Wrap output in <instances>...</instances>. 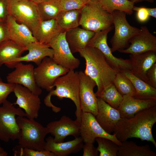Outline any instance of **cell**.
Instances as JSON below:
<instances>
[{
  "mask_svg": "<svg viewBox=\"0 0 156 156\" xmlns=\"http://www.w3.org/2000/svg\"><path fill=\"white\" fill-rule=\"evenodd\" d=\"M26 50V47L19 46L9 40L1 43L0 44V67L3 64L6 65L20 57Z\"/></svg>",
  "mask_w": 156,
  "mask_h": 156,
  "instance_id": "obj_27",
  "label": "cell"
},
{
  "mask_svg": "<svg viewBox=\"0 0 156 156\" xmlns=\"http://www.w3.org/2000/svg\"><path fill=\"white\" fill-rule=\"evenodd\" d=\"M28 53L25 55L17 58L12 62L6 66L10 68H13L14 64L19 62H32L37 66L45 57L52 58L54 51L47 44L41 43L38 41L32 42L26 47Z\"/></svg>",
  "mask_w": 156,
  "mask_h": 156,
  "instance_id": "obj_21",
  "label": "cell"
},
{
  "mask_svg": "<svg viewBox=\"0 0 156 156\" xmlns=\"http://www.w3.org/2000/svg\"><path fill=\"white\" fill-rule=\"evenodd\" d=\"M16 97L14 105H17L25 111L27 118H37L41 107V101L38 95L27 88L20 84H15L13 92Z\"/></svg>",
  "mask_w": 156,
  "mask_h": 156,
  "instance_id": "obj_14",
  "label": "cell"
},
{
  "mask_svg": "<svg viewBox=\"0 0 156 156\" xmlns=\"http://www.w3.org/2000/svg\"><path fill=\"white\" fill-rule=\"evenodd\" d=\"M36 3L46 0H31Z\"/></svg>",
  "mask_w": 156,
  "mask_h": 156,
  "instance_id": "obj_48",
  "label": "cell"
},
{
  "mask_svg": "<svg viewBox=\"0 0 156 156\" xmlns=\"http://www.w3.org/2000/svg\"><path fill=\"white\" fill-rule=\"evenodd\" d=\"M16 120L20 129L18 145L13 149L14 152L24 148L34 150L44 149L46 136L49 133L48 129L34 119L18 116Z\"/></svg>",
  "mask_w": 156,
  "mask_h": 156,
  "instance_id": "obj_4",
  "label": "cell"
},
{
  "mask_svg": "<svg viewBox=\"0 0 156 156\" xmlns=\"http://www.w3.org/2000/svg\"><path fill=\"white\" fill-rule=\"evenodd\" d=\"M80 79L78 72L69 70L66 74L57 78L54 82L53 88L45 98L44 103L46 106L51 107L53 111L57 107L51 102L52 96H56L61 100L63 98L71 100L74 103L76 110L75 112L76 123L79 126L81 122V104L79 97Z\"/></svg>",
  "mask_w": 156,
  "mask_h": 156,
  "instance_id": "obj_3",
  "label": "cell"
},
{
  "mask_svg": "<svg viewBox=\"0 0 156 156\" xmlns=\"http://www.w3.org/2000/svg\"><path fill=\"white\" fill-rule=\"evenodd\" d=\"M62 32L55 19L41 21L34 36L37 41L48 44Z\"/></svg>",
  "mask_w": 156,
  "mask_h": 156,
  "instance_id": "obj_25",
  "label": "cell"
},
{
  "mask_svg": "<svg viewBox=\"0 0 156 156\" xmlns=\"http://www.w3.org/2000/svg\"><path fill=\"white\" fill-rule=\"evenodd\" d=\"M79 129L80 136L84 143H94L96 138L101 137L109 139L118 146L121 144L114 134L106 132L97 122L95 116L90 113L81 111Z\"/></svg>",
  "mask_w": 156,
  "mask_h": 156,
  "instance_id": "obj_11",
  "label": "cell"
},
{
  "mask_svg": "<svg viewBox=\"0 0 156 156\" xmlns=\"http://www.w3.org/2000/svg\"><path fill=\"white\" fill-rule=\"evenodd\" d=\"M83 156H97L99 152L93 145V143L89 142L85 143L83 145Z\"/></svg>",
  "mask_w": 156,
  "mask_h": 156,
  "instance_id": "obj_40",
  "label": "cell"
},
{
  "mask_svg": "<svg viewBox=\"0 0 156 156\" xmlns=\"http://www.w3.org/2000/svg\"><path fill=\"white\" fill-rule=\"evenodd\" d=\"M127 14L123 12L115 10L112 14L114 32L110 39L112 52L125 49L129 41L134 36L139 34L140 29L131 25L126 17Z\"/></svg>",
  "mask_w": 156,
  "mask_h": 156,
  "instance_id": "obj_7",
  "label": "cell"
},
{
  "mask_svg": "<svg viewBox=\"0 0 156 156\" xmlns=\"http://www.w3.org/2000/svg\"><path fill=\"white\" fill-rule=\"evenodd\" d=\"M22 0H7L8 3L19 1Z\"/></svg>",
  "mask_w": 156,
  "mask_h": 156,
  "instance_id": "obj_47",
  "label": "cell"
},
{
  "mask_svg": "<svg viewBox=\"0 0 156 156\" xmlns=\"http://www.w3.org/2000/svg\"><path fill=\"white\" fill-rule=\"evenodd\" d=\"M15 69L6 76L8 83L21 85L29 89L34 94L39 96L42 90L37 84L34 75V68L31 64H24L22 62L14 64Z\"/></svg>",
  "mask_w": 156,
  "mask_h": 156,
  "instance_id": "obj_12",
  "label": "cell"
},
{
  "mask_svg": "<svg viewBox=\"0 0 156 156\" xmlns=\"http://www.w3.org/2000/svg\"><path fill=\"white\" fill-rule=\"evenodd\" d=\"M101 0H83L85 3L90 1L100 2Z\"/></svg>",
  "mask_w": 156,
  "mask_h": 156,
  "instance_id": "obj_46",
  "label": "cell"
},
{
  "mask_svg": "<svg viewBox=\"0 0 156 156\" xmlns=\"http://www.w3.org/2000/svg\"><path fill=\"white\" fill-rule=\"evenodd\" d=\"M133 11L137 12V18L140 22L144 23L148 20L149 16L146 8L137 7L134 6Z\"/></svg>",
  "mask_w": 156,
  "mask_h": 156,
  "instance_id": "obj_38",
  "label": "cell"
},
{
  "mask_svg": "<svg viewBox=\"0 0 156 156\" xmlns=\"http://www.w3.org/2000/svg\"><path fill=\"white\" fill-rule=\"evenodd\" d=\"M8 9L9 15L27 26L34 36L42 21L37 3L31 0H22L9 3Z\"/></svg>",
  "mask_w": 156,
  "mask_h": 156,
  "instance_id": "obj_8",
  "label": "cell"
},
{
  "mask_svg": "<svg viewBox=\"0 0 156 156\" xmlns=\"http://www.w3.org/2000/svg\"><path fill=\"white\" fill-rule=\"evenodd\" d=\"M62 11L80 10L85 3L83 0H59Z\"/></svg>",
  "mask_w": 156,
  "mask_h": 156,
  "instance_id": "obj_36",
  "label": "cell"
},
{
  "mask_svg": "<svg viewBox=\"0 0 156 156\" xmlns=\"http://www.w3.org/2000/svg\"><path fill=\"white\" fill-rule=\"evenodd\" d=\"M113 83L122 96L127 95L134 96L135 90L132 82L121 72L117 73Z\"/></svg>",
  "mask_w": 156,
  "mask_h": 156,
  "instance_id": "obj_32",
  "label": "cell"
},
{
  "mask_svg": "<svg viewBox=\"0 0 156 156\" xmlns=\"http://www.w3.org/2000/svg\"><path fill=\"white\" fill-rule=\"evenodd\" d=\"M66 32H61L47 45L54 51L52 58L57 64L70 70L78 68L79 59L74 56L65 38Z\"/></svg>",
  "mask_w": 156,
  "mask_h": 156,
  "instance_id": "obj_13",
  "label": "cell"
},
{
  "mask_svg": "<svg viewBox=\"0 0 156 156\" xmlns=\"http://www.w3.org/2000/svg\"><path fill=\"white\" fill-rule=\"evenodd\" d=\"M131 1L134 4L135 3L141 2L142 1H146L150 3H153L155 0H128Z\"/></svg>",
  "mask_w": 156,
  "mask_h": 156,
  "instance_id": "obj_44",
  "label": "cell"
},
{
  "mask_svg": "<svg viewBox=\"0 0 156 156\" xmlns=\"http://www.w3.org/2000/svg\"><path fill=\"white\" fill-rule=\"evenodd\" d=\"M46 141L44 149L53 153L55 156H67L78 153L82 149L83 145L80 136L65 142H56L51 137L47 138Z\"/></svg>",
  "mask_w": 156,
  "mask_h": 156,
  "instance_id": "obj_23",
  "label": "cell"
},
{
  "mask_svg": "<svg viewBox=\"0 0 156 156\" xmlns=\"http://www.w3.org/2000/svg\"><path fill=\"white\" fill-rule=\"evenodd\" d=\"M80 10L62 11L60 12L55 19L61 29L62 32H66L79 26L81 15Z\"/></svg>",
  "mask_w": 156,
  "mask_h": 156,
  "instance_id": "obj_29",
  "label": "cell"
},
{
  "mask_svg": "<svg viewBox=\"0 0 156 156\" xmlns=\"http://www.w3.org/2000/svg\"><path fill=\"white\" fill-rule=\"evenodd\" d=\"M156 122V105L143 110L132 117L122 118L114 133L121 142L135 138L151 142L156 147L152 129Z\"/></svg>",
  "mask_w": 156,
  "mask_h": 156,
  "instance_id": "obj_1",
  "label": "cell"
},
{
  "mask_svg": "<svg viewBox=\"0 0 156 156\" xmlns=\"http://www.w3.org/2000/svg\"><path fill=\"white\" fill-rule=\"evenodd\" d=\"M121 72L132 82L135 90L134 97L140 99H156V88L133 75L129 70Z\"/></svg>",
  "mask_w": 156,
  "mask_h": 156,
  "instance_id": "obj_26",
  "label": "cell"
},
{
  "mask_svg": "<svg viewBox=\"0 0 156 156\" xmlns=\"http://www.w3.org/2000/svg\"><path fill=\"white\" fill-rule=\"evenodd\" d=\"M9 40L6 24L0 22V44Z\"/></svg>",
  "mask_w": 156,
  "mask_h": 156,
  "instance_id": "obj_42",
  "label": "cell"
},
{
  "mask_svg": "<svg viewBox=\"0 0 156 156\" xmlns=\"http://www.w3.org/2000/svg\"><path fill=\"white\" fill-rule=\"evenodd\" d=\"M118 156H156L149 145L140 146L132 141L122 142L118 146Z\"/></svg>",
  "mask_w": 156,
  "mask_h": 156,
  "instance_id": "obj_28",
  "label": "cell"
},
{
  "mask_svg": "<svg viewBox=\"0 0 156 156\" xmlns=\"http://www.w3.org/2000/svg\"><path fill=\"white\" fill-rule=\"evenodd\" d=\"M14 153L15 156H55L53 153L45 149L37 150L24 148Z\"/></svg>",
  "mask_w": 156,
  "mask_h": 156,
  "instance_id": "obj_35",
  "label": "cell"
},
{
  "mask_svg": "<svg viewBox=\"0 0 156 156\" xmlns=\"http://www.w3.org/2000/svg\"><path fill=\"white\" fill-rule=\"evenodd\" d=\"M7 0H0V22L5 23L9 15Z\"/></svg>",
  "mask_w": 156,
  "mask_h": 156,
  "instance_id": "obj_39",
  "label": "cell"
},
{
  "mask_svg": "<svg viewBox=\"0 0 156 156\" xmlns=\"http://www.w3.org/2000/svg\"><path fill=\"white\" fill-rule=\"evenodd\" d=\"M69 70L57 64L52 58L46 57L34 68L36 82L40 88L50 91L53 89V86L55 80Z\"/></svg>",
  "mask_w": 156,
  "mask_h": 156,
  "instance_id": "obj_9",
  "label": "cell"
},
{
  "mask_svg": "<svg viewBox=\"0 0 156 156\" xmlns=\"http://www.w3.org/2000/svg\"><path fill=\"white\" fill-rule=\"evenodd\" d=\"M129 56L131 66L130 71L148 83L146 73L156 63V51H149L139 54H130Z\"/></svg>",
  "mask_w": 156,
  "mask_h": 156,
  "instance_id": "obj_20",
  "label": "cell"
},
{
  "mask_svg": "<svg viewBox=\"0 0 156 156\" xmlns=\"http://www.w3.org/2000/svg\"><path fill=\"white\" fill-rule=\"evenodd\" d=\"M37 4L42 21L56 19L62 11L59 0H46Z\"/></svg>",
  "mask_w": 156,
  "mask_h": 156,
  "instance_id": "obj_30",
  "label": "cell"
},
{
  "mask_svg": "<svg viewBox=\"0 0 156 156\" xmlns=\"http://www.w3.org/2000/svg\"><path fill=\"white\" fill-rule=\"evenodd\" d=\"M46 127L56 142H63L69 135L75 138L80 136L79 126L75 120L65 115L63 116L59 120L49 123Z\"/></svg>",
  "mask_w": 156,
  "mask_h": 156,
  "instance_id": "obj_17",
  "label": "cell"
},
{
  "mask_svg": "<svg viewBox=\"0 0 156 156\" xmlns=\"http://www.w3.org/2000/svg\"><path fill=\"white\" fill-rule=\"evenodd\" d=\"M146 76L148 83L156 88V63L148 70Z\"/></svg>",
  "mask_w": 156,
  "mask_h": 156,
  "instance_id": "obj_41",
  "label": "cell"
},
{
  "mask_svg": "<svg viewBox=\"0 0 156 156\" xmlns=\"http://www.w3.org/2000/svg\"><path fill=\"white\" fill-rule=\"evenodd\" d=\"M97 97L116 109L123 99V96L118 91L113 83L105 89Z\"/></svg>",
  "mask_w": 156,
  "mask_h": 156,
  "instance_id": "obj_33",
  "label": "cell"
},
{
  "mask_svg": "<svg viewBox=\"0 0 156 156\" xmlns=\"http://www.w3.org/2000/svg\"><path fill=\"white\" fill-rule=\"evenodd\" d=\"M113 28L112 25L105 29L95 33L87 46L94 47L99 50L109 65L118 72L124 70H130L131 66L129 60L118 58L114 56L108 45L107 35Z\"/></svg>",
  "mask_w": 156,
  "mask_h": 156,
  "instance_id": "obj_10",
  "label": "cell"
},
{
  "mask_svg": "<svg viewBox=\"0 0 156 156\" xmlns=\"http://www.w3.org/2000/svg\"><path fill=\"white\" fill-rule=\"evenodd\" d=\"M80 10V25L83 28L96 33L112 25V14L102 8L100 2H88Z\"/></svg>",
  "mask_w": 156,
  "mask_h": 156,
  "instance_id": "obj_5",
  "label": "cell"
},
{
  "mask_svg": "<svg viewBox=\"0 0 156 156\" xmlns=\"http://www.w3.org/2000/svg\"><path fill=\"white\" fill-rule=\"evenodd\" d=\"M8 153L2 147L0 144V156H7Z\"/></svg>",
  "mask_w": 156,
  "mask_h": 156,
  "instance_id": "obj_45",
  "label": "cell"
},
{
  "mask_svg": "<svg viewBox=\"0 0 156 156\" xmlns=\"http://www.w3.org/2000/svg\"><path fill=\"white\" fill-rule=\"evenodd\" d=\"M78 53L86 61L84 73L96 84L97 90L95 94L98 97L105 89L113 83L118 72L109 65L103 53L95 47L87 46Z\"/></svg>",
  "mask_w": 156,
  "mask_h": 156,
  "instance_id": "obj_2",
  "label": "cell"
},
{
  "mask_svg": "<svg viewBox=\"0 0 156 156\" xmlns=\"http://www.w3.org/2000/svg\"><path fill=\"white\" fill-rule=\"evenodd\" d=\"M149 15L154 18H156V8H146Z\"/></svg>",
  "mask_w": 156,
  "mask_h": 156,
  "instance_id": "obj_43",
  "label": "cell"
},
{
  "mask_svg": "<svg viewBox=\"0 0 156 156\" xmlns=\"http://www.w3.org/2000/svg\"><path fill=\"white\" fill-rule=\"evenodd\" d=\"M95 33L79 27L66 31L65 38L72 53L78 52L87 47Z\"/></svg>",
  "mask_w": 156,
  "mask_h": 156,
  "instance_id": "obj_24",
  "label": "cell"
},
{
  "mask_svg": "<svg viewBox=\"0 0 156 156\" xmlns=\"http://www.w3.org/2000/svg\"><path fill=\"white\" fill-rule=\"evenodd\" d=\"M80 79L79 97L81 111L95 116L97 113V97L94 91L95 82L82 71L78 72Z\"/></svg>",
  "mask_w": 156,
  "mask_h": 156,
  "instance_id": "obj_15",
  "label": "cell"
},
{
  "mask_svg": "<svg viewBox=\"0 0 156 156\" xmlns=\"http://www.w3.org/2000/svg\"><path fill=\"white\" fill-rule=\"evenodd\" d=\"M97 97L98 111L95 118L103 129L111 134L114 132L121 118L120 112L101 98Z\"/></svg>",
  "mask_w": 156,
  "mask_h": 156,
  "instance_id": "obj_18",
  "label": "cell"
},
{
  "mask_svg": "<svg viewBox=\"0 0 156 156\" xmlns=\"http://www.w3.org/2000/svg\"><path fill=\"white\" fill-rule=\"evenodd\" d=\"M2 104L0 106V140L6 142L18 140L21 131L16 116H26V114L22 109L16 107L7 100Z\"/></svg>",
  "mask_w": 156,
  "mask_h": 156,
  "instance_id": "obj_6",
  "label": "cell"
},
{
  "mask_svg": "<svg viewBox=\"0 0 156 156\" xmlns=\"http://www.w3.org/2000/svg\"><path fill=\"white\" fill-rule=\"evenodd\" d=\"M5 23L9 40L16 44L26 47L30 43L37 41L27 26L19 23L11 15H9Z\"/></svg>",
  "mask_w": 156,
  "mask_h": 156,
  "instance_id": "obj_19",
  "label": "cell"
},
{
  "mask_svg": "<svg viewBox=\"0 0 156 156\" xmlns=\"http://www.w3.org/2000/svg\"><path fill=\"white\" fill-rule=\"evenodd\" d=\"M140 33L129 41V47L118 51L121 53L137 54L149 51H156V37L151 33L146 26L140 27Z\"/></svg>",
  "mask_w": 156,
  "mask_h": 156,
  "instance_id": "obj_16",
  "label": "cell"
},
{
  "mask_svg": "<svg viewBox=\"0 0 156 156\" xmlns=\"http://www.w3.org/2000/svg\"><path fill=\"white\" fill-rule=\"evenodd\" d=\"M15 84L4 83L0 77V105L7 100L9 95L13 92Z\"/></svg>",
  "mask_w": 156,
  "mask_h": 156,
  "instance_id": "obj_37",
  "label": "cell"
},
{
  "mask_svg": "<svg viewBox=\"0 0 156 156\" xmlns=\"http://www.w3.org/2000/svg\"><path fill=\"white\" fill-rule=\"evenodd\" d=\"M100 3L102 8L112 14L115 10L131 15L134 3L128 0H101Z\"/></svg>",
  "mask_w": 156,
  "mask_h": 156,
  "instance_id": "obj_31",
  "label": "cell"
},
{
  "mask_svg": "<svg viewBox=\"0 0 156 156\" xmlns=\"http://www.w3.org/2000/svg\"><path fill=\"white\" fill-rule=\"evenodd\" d=\"M118 109L122 118H129L144 109L156 105V99H140L125 95Z\"/></svg>",
  "mask_w": 156,
  "mask_h": 156,
  "instance_id": "obj_22",
  "label": "cell"
},
{
  "mask_svg": "<svg viewBox=\"0 0 156 156\" xmlns=\"http://www.w3.org/2000/svg\"><path fill=\"white\" fill-rule=\"evenodd\" d=\"M98 146L96 148L99 156H117L118 145L112 140L103 138L95 139Z\"/></svg>",
  "mask_w": 156,
  "mask_h": 156,
  "instance_id": "obj_34",
  "label": "cell"
}]
</instances>
